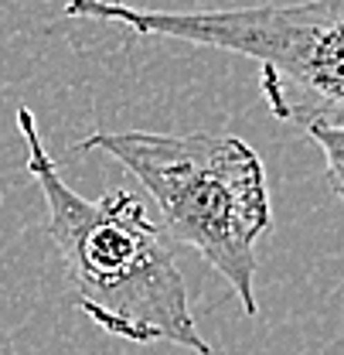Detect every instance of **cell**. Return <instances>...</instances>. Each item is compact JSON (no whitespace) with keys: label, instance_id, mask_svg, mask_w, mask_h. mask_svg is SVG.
<instances>
[{"label":"cell","instance_id":"6da1fadb","mask_svg":"<svg viewBox=\"0 0 344 355\" xmlns=\"http://www.w3.org/2000/svg\"><path fill=\"white\" fill-rule=\"evenodd\" d=\"M17 130L79 311L123 342H171L194 355H212L188 304L171 236L150 219L143 198L127 188H106L99 198L79 195L58 175L28 106L17 110Z\"/></svg>","mask_w":344,"mask_h":355},{"label":"cell","instance_id":"7a4b0ae2","mask_svg":"<svg viewBox=\"0 0 344 355\" xmlns=\"http://www.w3.org/2000/svg\"><path fill=\"white\" fill-rule=\"evenodd\" d=\"M75 150L116 157L154 198L171 243L198 250L256 318V243L273 225V205L266 168L242 137L92 130Z\"/></svg>","mask_w":344,"mask_h":355},{"label":"cell","instance_id":"277c9868","mask_svg":"<svg viewBox=\"0 0 344 355\" xmlns=\"http://www.w3.org/2000/svg\"><path fill=\"white\" fill-rule=\"evenodd\" d=\"M307 137L320 147L327 184H331V191L338 195V202H344V127L314 123V127H307Z\"/></svg>","mask_w":344,"mask_h":355},{"label":"cell","instance_id":"3957f363","mask_svg":"<svg viewBox=\"0 0 344 355\" xmlns=\"http://www.w3.org/2000/svg\"><path fill=\"white\" fill-rule=\"evenodd\" d=\"M65 17L123 24L143 38L253 58L273 116L303 130L314 123L344 127V0L228 10H143L127 0H69Z\"/></svg>","mask_w":344,"mask_h":355}]
</instances>
